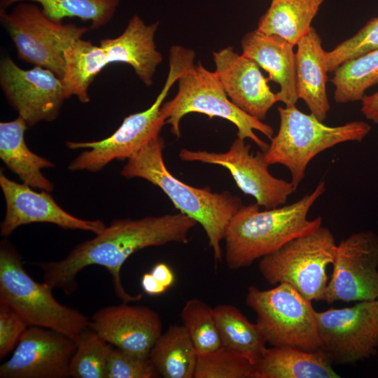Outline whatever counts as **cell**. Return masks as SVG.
<instances>
[{
  "label": "cell",
  "mask_w": 378,
  "mask_h": 378,
  "mask_svg": "<svg viewBox=\"0 0 378 378\" xmlns=\"http://www.w3.org/2000/svg\"><path fill=\"white\" fill-rule=\"evenodd\" d=\"M52 288L36 281L24 270L19 253L4 241L0 248V301L15 310L28 326L60 332L74 341L89 327L90 319L61 304Z\"/></svg>",
  "instance_id": "6"
},
{
  "label": "cell",
  "mask_w": 378,
  "mask_h": 378,
  "mask_svg": "<svg viewBox=\"0 0 378 378\" xmlns=\"http://www.w3.org/2000/svg\"><path fill=\"white\" fill-rule=\"evenodd\" d=\"M214 312L222 345L254 365L267 348L258 325L250 322L238 308L230 304H218L214 307Z\"/></svg>",
  "instance_id": "27"
},
{
  "label": "cell",
  "mask_w": 378,
  "mask_h": 378,
  "mask_svg": "<svg viewBox=\"0 0 378 378\" xmlns=\"http://www.w3.org/2000/svg\"><path fill=\"white\" fill-rule=\"evenodd\" d=\"M197 356L185 328L173 325L158 337L149 358L164 378H194Z\"/></svg>",
  "instance_id": "25"
},
{
  "label": "cell",
  "mask_w": 378,
  "mask_h": 378,
  "mask_svg": "<svg viewBox=\"0 0 378 378\" xmlns=\"http://www.w3.org/2000/svg\"><path fill=\"white\" fill-rule=\"evenodd\" d=\"M326 190L325 181L290 204L260 211L256 203L243 205L225 232V260L230 270L251 265L290 240L308 234L322 224V218H307L309 211Z\"/></svg>",
  "instance_id": "2"
},
{
  "label": "cell",
  "mask_w": 378,
  "mask_h": 378,
  "mask_svg": "<svg viewBox=\"0 0 378 378\" xmlns=\"http://www.w3.org/2000/svg\"><path fill=\"white\" fill-rule=\"evenodd\" d=\"M0 186L6 210L1 223V235L6 237L20 226L33 223H49L66 230L100 233L106 226L100 220L76 217L57 204L48 192H36L31 186L17 183L0 173Z\"/></svg>",
  "instance_id": "16"
},
{
  "label": "cell",
  "mask_w": 378,
  "mask_h": 378,
  "mask_svg": "<svg viewBox=\"0 0 378 378\" xmlns=\"http://www.w3.org/2000/svg\"><path fill=\"white\" fill-rule=\"evenodd\" d=\"M251 145L237 137L224 153L181 149L178 157L184 162H200L227 169L237 187L253 197L256 204L265 209L284 205L295 189L292 183L272 176L265 153L250 152Z\"/></svg>",
  "instance_id": "12"
},
{
  "label": "cell",
  "mask_w": 378,
  "mask_h": 378,
  "mask_svg": "<svg viewBox=\"0 0 378 378\" xmlns=\"http://www.w3.org/2000/svg\"><path fill=\"white\" fill-rule=\"evenodd\" d=\"M89 328L112 346L142 358H149L162 333V322L158 312L123 302L97 310L90 319Z\"/></svg>",
  "instance_id": "17"
},
{
  "label": "cell",
  "mask_w": 378,
  "mask_h": 378,
  "mask_svg": "<svg viewBox=\"0 0 378 378\" xmlns=\"http://www.w3.org/2000/svg\"><path fill=\"white\" fill-rule=\"evenodd\" d=\"M331 365L320 350L272 346L253 365V378H340Z\"/></svg>",
  "instance_id": "22"
},
{
  "label": "cell",
  "mask_w": 378,
  "mask_h": 378,
  "mask_svg": "<svg viewBox=\"0 0 378 378\" xmlns=\"http://www.w3.org/2000/svg\"><path fill=\"white\" fill-rule=\"evenodd\" d=\"M150 272L167 288L172 286L174 282V274L166 263L159 262L156 264Z\"/></svg>",
  "instance_id": "37"
},
{
  "label": "cell",
  "mask_w": 378,
  "mask_h": 378,
  "mask_svg": "<svg viewBox=\"0 0 378 378\" xmlns=\"http://www.w3.org/2000/svg\"><path fill=\"white\" fill-rule=\"evenodd\" d=\"M0 85L28 127L55 120L63 102L69 99L62 78L55 73L38 66L21 69L9 57L1 59Z\"/></svg>",
  "instance_id": "14"
},
{
  "label": "cell",
  "mask_w": 378,
  "mask_h": 378,
  "mask_svg": "<svg viewBox=\"0 0 378 378\" xmlns=\"http://www.w3.org/2000/svg\"><path fill=\"white\" fill-rule=\"evenodd\" d=\"M23 318L9 305L0 301V359L15 348L28 328Z\"/></svg>",
  "instance_id": "35"
},
{
  "label": "cell",
  "mask_w": 378,
  "mask_h": 378,
  "mask_svg": "<svg viewBox=\"0 0 378 378\" xmlns=\"http://www.w3.org/2000/svg\"><path fill=\"white\" fill-rule=\"evenodd\" d=\"M0 20L12 39L18 57L50 70L62 78L64 50L88 29L73 23L56 22L32 2H20L10 10H0Z\"/></svg>",
  "instance_id": "10"
},
{
  "label": "cell",
  "mask_w": 378,
  "mask_h": 378,
  "mask_svg": "<svg viewBox=\"0 0 378 378\" xmlns=\"http://www.w3.org/2000/svg\"><path fill=\"white\" fill-rule=\"evenodd\" d=\"M176 96L162 105L161 114L172 133L181 136L180 122L190 113H200L209 116L219 117L234 124L237 129V137L249 139L265 152L268 146L254 132L257 130L269 139L274 136L272 127L256 119L237 107L227 95L214 71L203 66L200 62L188 69L178 80Z\"/></svg>",
  "instance_id": "7"
},
{
  "label": "cell",
  "mask_w": 378,
  "mask_h": 378,
  "mask_svg": "<svg viewBox=\"0 0 378 378\" xmlns=\"http://www.w3.org/2000/svg\"><path fill=\"white\" fill-rule=\"evenodd\" d=\"M76 349L71 338L51 329L29 326L10 358L0 366L1 378H66Z\"/></svg>",
  "instance_id": "15"
},
{
  "label": "cell",
  "mask_w": 378,
  "mask_h": 378,
  "mask_svg": "<svg viewBox=\"0 0 378 378\" xmlns=\"http://www.w3.org/2000/svg\"><path fill=\"white\" fill-rule=\"evenodd\" d=\"M195 52L174 46L169 51V69L164 85L152 105L145 111L125 117L111 136L99 141H67L70 150L88 149L71 161V171L87 170L97 172L113 160H127L145 145L160 136L166 124L161 107L169 90L181 75L194 65Z\"/></svg>",
  "instance_id": "4"
},
{
  "label": "cell",
  "mask_w": 378,
  "mask_h": 378,
  "mask_svg": "<svg viewBox=\"0 0 378 378\" xmlns=\"http://www.w3.org/2000/svg\"><path fill=\"white\" fill-rule=\"evenodd\" d=\"M360 102L363 115L378 127V92L370 95L365 94Z\"/></svg>",
  "instance_id": "36"
},
{
  "label": "cell",
  "mask_w": 378,
  "mask_h": 378,
  "mask_svg": "<svg viewBox=\"0 0 378 378\" xmlns=\"http://www.w3.org/2000/svg\"><path fill=\"white\" fill-rule=\"evenodd\" d=\"M158 375L150 358L136 356L113 346L107 360L106 378H155Z\"/></svg>",
  "instance_id": "34"
},
{
  "label": "cell",
  "mask_w": 378,
  "mask_h": 378,
  "mask_svg": "<svg viewBox=\"0 0 378 378\" xmlns=\"http://www.w3.org/2000/svg\"><path fill=\"white\" fill-rule=\"evenodd\" d=\"M337 104L361 101L368 89L378 84V49L340 65L330 79Z\"/></svg>",
  "instance_id": "29"
},
{
  "label": "cell",
  "mask_w": 378,
  "mask_h": 378,
  "mask_svg": "<svg viewBox=\"0 0 378 378\" xmlns=\"http://www.w3.org/2000/svg\"><path fill=\"white\" fill-rule=\"evenodd\" d=\"M27 127L20 116L0 122V158L22 183L50 192L54 186L43 174L42 169L52 168L55 164L28 148L24 139Z\"/></svg>",
  "instance_id": "23"
},
{
  "label": "cell",
  "mask_w": 378,
  "mask_h": 378,
  "mask_svg": "<svg viewBox=\"0 0 378 378\" xmlns=\"http://www.w3.org/2000/svg\"><path fill=\"white\" fill-rule=\"evenodd\" d=\"M64 58L62 80L68 97L76 96L81 103H88L90 85L108 64L103 48L80 38L64 50Z\"/></svg>",
  "instance_id": "26"
},
{
  "label": "cell",
  "mask_w": 378,
  "mask_h": 378,
  "mask_svg": "<svg viewBox=\"0 0 378 378\" xmlns=\"http://www.w3.org/2000/svg\"><path fill=\"white\" fill-rule=\"evenodd\" d=\"M76 349L69 365L74 378H106L108 354L113 347L89 327L75 341Z\"/></svg>",
  "instance_id": "30"
},
{
  "label": "cell",
  "mask_w": 378,
  "mask_h": 378,
  "mask_svg": "<svg viewBox=\"0 0 378 378\" xmlns=\"http://www.w3.org/2000/svg\"><path fill=\"white\" fill-rule=\"evenodd\" d=\"M242 55L253 60L269 74V80L279 85L276 93L286 106L298 100L296 88L295 53L293 46L276 35L257 29L246 33L241 41Z\"/></svg>",
  "instance_id": "19"
},
{
  "label": "cell",
  "mask_w": 378,
  "mask_h": 378,
  "mask_svg": "<svg viewBox=\"0 0 378 378\" xmlns=\"http://www.w3.org/2000/svg\"><path fill=\"white\" fill-rule=\"evenodd\" d=\"M180 317L198 354L214 351L222 346L214 308L191 298L183 305Z\"/></svg>",
  "instance_id": "31"
},
{
  "label": "cell",
  "mask_w": 378,
  "mask_h": 378,
  "mask_svg": "<svg viewBox=\"0 0 378 378\" xmlns=\"http://www.w3.org/2000/svg\"><path fill=\"white\" fill-rule=\"evenodd\" d=\"M32 2L41 7L44 14L56 22L66 18H78L90 22V29L107 24L113 18L120 0H0V10L20 2Z\"/></svg>",
  "instance_id": "28"
},
{
  "label": "cell",
  "mask_w": 378,
  "mask_h": 378,
  "mask_svg": "<svg viewBox=\"0 0 378 378\" xmlns=\"http://www.w3.org/2000/svg\"><path fill=\"white\" fill-rule=\"evenodd\" d=\"M324 0H272L260 17L257 29L279 36L293 46L312 28V22Z\"/></svg>",
  "instance_id": "24"
},
{
  "label": "cell",
  "mask_w": 378,
  "mask_h": 378,
  "mask_svg": "<svg viewBox=\"0 0 378 378\" xmlns=\"http://www.w3.org/2000/svg\"><path fill=\"white\" fill-rule=\"evenodd\" d=\"M158 25V22L146 24L134 15L120 35L101 40L99 46L106 54L108 64H129L147 87L151 86L156 69L162 61L154 39Z\"/></svg>",
  "instance_id": "20"
},
{
  "label": "cell",
  "mask_w": 378,
  "mask_h": 378,
  "mask_svg": "<svg viewBox=\"0 0 378 378\" xmlns=\"http://www.w3.org/2000/svg\"><path fill=\"white\" fill-rule=\"evenodd\" d=\"M245 301L255 313V323L267 344L319 350L316 312L312 301L291 286L281 283L268 290L249 286Z\"/></svg>",
  "instance_id": "9"
},
{
  "label": "cell",
  "mask_w": 378,
  "mask_h": 378,
  "mask_svg": "<svg viewBox=\"0 0 378 378\" xmlns=\"http://www.w3.org/2000/svg\"><path fill=\"white\" fill-rule=\"evenodd\" d=\"M143 290L150 295H158L164 293L168 288L162 285L151 272L144 274L141 280Z\"/></svg>",
  "instance_id": "38"
},
{
  "label": "cell",
  "mask_w": 378,
  "mask_h": 378,
  "mask_svg": "<svg viewBox=\"0 0 378 378\" xmlns=\"http://www.w3.org/2000/svg\"><path fill=\"white\" fill-rule=\"evenodd\" d=\"M378 49V17L371 18L354 35L326 51L325 59L328 73L342 63Z\"/></svg>",
  "instance_id": "33"
},
{
  "label": "cell",
  "mask_w": 378,
  "mask_h": 378,
  "mask_svg": "<svg viewBox=\"0 0 378 378\" xmlns=\"http://www.w3.org/2000/svg\"><path fill=\"white\" fill-rule=\"evenodd\" d=\"M214 72L229 99L252 117L263 120L269 110L279 102L260 66L252 59L237 53L232 46L213 52Z\"/></svg>",
  "instance_id": "18"
},
{
  "label": "cell",
  "mask_w": 378,
  "mask_h": 378,
  "mask_svg": "<svg viewBox=\"0 0 378 378\" xmlns=\"http://www.w3.org/2000/svg\"><path fill=\"white\" fill-rule=\"evenodd\" d=\"M313 27L297 43L295 52L296 88L312 114L319 120L327 118L330 106L326 92L328 80L326 50Z\"/></svg>",
  "instance_id": "21"
},
{
  "label": "cell",
  "mask_w": 378,
  "mask_h": 378,
  "mask_svg": "<svg viewBox=\"0 0 378 378\" xmlns=\"http://www.w3.org/2000/svg\"><path fill=\"white\" fill-rule=\"evenodd\" d=\"M319 350L331 364H355L378 351V299L316 313Z\"/></svg>",
  "instance_id": "11"
},
{
  "label": "cell",
  "mask_w": 378,
  "mask_h": 378,
  "mask_svg": "<svg viewBox=\"0 0 378 378\" xmlns=\"http://www.w3.org/2000/svg\"><path fill=\"white\" fill-rule=\"evenodd\" d=\"M197 223L181 212L136 220L115 219L94 238L76 245L66 258L37 265L42 270L43 281L66 295L76 291V276L85 267H104L112 276L117 296L123 302H136L142 295L128 293L121 280V269L127 259L147 247L172 242L187 244L188 234Z\"/></svg>",
  "instance_id": "1"
},
{
  "label": "cell",
  "mask_w": 378,
  "mask_h": 378,
  "mask_svg": "<svg viewBox=\"0 0 378 378\" xmlns=\"http://www.w3.org/2000/svg\"><path fill=\"white\" fill-rule=\"evenodd\" d=\"M336 248L332 232L321 226L261 258L259 271L270 284H287L307 299L320 301L328 284L326 269L334 262Z\"/></svg>",
  "instance_id": "8"
},
{
  "label": "cell",
  "mask_w": 378,
  "mask_h": 378,
  "mask_svg": "<svg viewBox=\"0 0 378 378\" xmlns=\"http://www.w3.org/2000/svg\"><path fill=\"white\" fill-rule=\"evenodd\" d=\"M279 127L264 152L267 163L286 167L294 188L304 178L310 161L318 153L347 141H362L370 132L366 122L355 120L342 125L328 126L315 115L296 106H279Z\"/></svg>",
  "instance_id": "5"
},
{
  "label": "cell",
  "mask_w": 378,
  "mask_h": 378,
  "mask_svg": "<svg viewBox=\"0 0 378 378\" xmlns=\"http://www.w3.org/2000/svg\"><path fill=\"white\" fill-rule=\"evenodd\" d=\"M253 365L246 358L221 346L198 354L194 378H253Z\"/></svg>",
  "instance_id": "32"
},
{
  "label": "cell",
  "mask_w": 378,
  "mask_h": 378,
  "mask_svg": "<svg viewBox=\"0 0 378 378\" xmlns=\"http://www.w3.org/2000/svg\"><path fill=\"white\" fill-rule=\"evenodd\" d=\"M164 139L160 136L127 159L120 172L126 178H140L160 188L182 214L200 223L205 231L216 262L222 259L221 241L232 218L243 206L228 191L213 192L182 182L168 170L163 159Z\"/></svg>",
  "instance_id": "3"
},
{
  "label": "cell",
  "mask_w": 378,
  "mask_h": 378,
  "mask_svg": "<svg viewBox=\"0 0 378 378\" xmlns=\"http://www.w3.org/2000/svg\"><path fill=\"white\" fill-rule=\"evenodd\" d=\"M321 301L361 302L378 299V235L372 230L342 239Z\"/></svg>",
  "instance_id": "13"
}]
</instances>
